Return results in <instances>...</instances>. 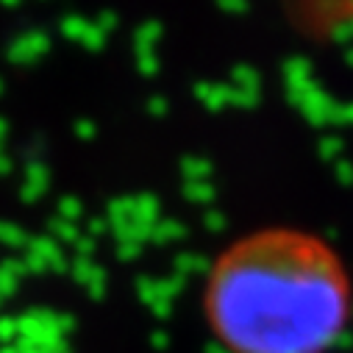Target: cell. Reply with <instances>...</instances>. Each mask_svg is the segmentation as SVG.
<instances>
[{
	"label": "cell",
	"mask_w": 353,
	"mask_h": 353,
	"mask_svg": "<svg viewBox=\"0 0 353 353\" xmlns=\"http://www.w3.org/2000/svg\"><path fill=\"white\" fill-rule=\"evenodd\" d=\"M201 309L223 353H328L350 328L353 279L323 236L270 225L217 253Z\"/></svg>",
	"instance_id": "cell-1"
}]
</instances>
